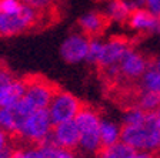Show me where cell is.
I'll return each instance as SVG.
<instances>
[{"label":"cell","mask_w":160,"mask_h":158,"mask_svg":"<svg viewBox=\"0 0 160 158\" xmlns=\"http://www.w3.org/2000/svg\"><path fill=\"white\" fill-rule=\"evenodd\" d=\"M90 39L80 31L69 34L60 44L59 53L62 59L70 64H77L80 61H86L89 54Z\"/></svg>","instance_id":"30bf717a"},{"label":"cell","mask_w":160,"mask_h":158,"mask_svg":"<svg viewBox=\"0 0 160 158\" xmlns=\"http://www.w3.org/2000/svg\"><path fill=\"white\" fill-rule=\"evenodd\" d=\"M159 63L154 54L140 53L136 50H130L119 63V79L113 87H129L139 83L144 73Z\"/></svg>","instance_id":"277c9868"},{"label":"cell","mask_w":160,"mask_h":158,"mask_svg":"<svg viewBox=\"0 0 160 158\" xmlns=\"http://www.w3.org/2000/svg\"><path fill=\"white\" fill-rule=\"evenodd\" d=\"M53 122L47 110H33L26 117L14 137L24 145H42L50 141Z\"/></svg>","instance_id":"3957f363"},{"label":"cell","mask_w":160,"mask_h":158,"mask_svg":"<svg viewBox=\"0 0 160 158\" xmlns=\"http://www.w3.org/2000/svg\"><path fill=\"white\" fill-rule=\"evenodd\" d=\"M39 147L40 152H42V158H76L74 151L60 148V147L54 145L52 141H47L44 144L39 145Z\"/></svg>","instance_id":"ac0fdd59"},{"label":"cell","mask_w":160,"mask_h":158,"mask_svg":"<svg viewBox=\"0 0 160 158\" xmlns=\"http://www.w3.org/2000/svg\"><path fill=\"white\" fill-rule=\"evenodd\" d=\"M146 7L150 13L160 20V0H146Z\"/></svg>","instance_id":"d4e9b609"},{"label":"cell","mask_w":160,"mask_h":158,"mask_svg":"<svg viewBox=\"0 0 160 158\" xmlns=\"http://www.w3.org/2000/svg\"><path fill=\"white\" fill-rule=\"evenodd\" d=\"M24 4L20 0H0V13L16 14L23 9Z\"/></svg>","instance_id":"7402d4cb"},{"label":"cell","mask_w":160,"mask_h":158,"mask_svg":"<svg viewBox=\"0 0 160 158\" xmlns=\"http://www.w3.org/2000/svg\"><path fill=\"white\" fill-rule=\"evenodd\" d=\"M26 80L19 79L3 63H0V108L12 107L24 97Z\"/></svg>","instance_id":"ba28073f"},{"label":"cell","mask_w":160,"mask_h":158,"mask_svg":"<svg viewBox=\"0 0 160 158\" xmlns=\"http://www.w3.org/2000/svg\"><path fill=\"white\" fill-rule=\"evenodd\" d=\"M112 20L107 17L104 12H99V10H92L87 13L82 14L77 20V27L79 31L87 36L90 40L92 39H100L110 26Z\"/></svg>","instance_id":"7c38bea8"},{"label":"cell","mask_w":160,"mask_h":158,"mask_svg":"<svg viewBox=\"0 0 160 158\" xmlns=\"http://www.w3.org/2000/svg\"><path fill=\"white\" fill-rule=\"evenodd\" d=\"M157 66H159V69H160V61H159V64H157Z\"/></svg>","instance_id":"f546056e"},{"label":"cell","mask_w":160,"mask_h":158,"mask_svg":"<svg viewBox=\"0 0 160 158\" xmlns=\"http://www.w3.org/2000/svg\"><path fill=\"white\" fill-rule=\"evenodd\" d=\"M57 87L52 81L40 77L26 80V93L23 98L34 110H47Z\"/></svg>","instance_id":"9c48e42d"},{"label":"cell","mask_w":160,"mask_h":158,"mask_svg":"<svg viewBox=\"0 0 160 158\" xmlns=\"http://www.w3.org/2000/svg\"><path fill=\"white\" fill-rule=\"evenodd\" d=\"M127 3V6L132 10L136 9H147L146 7V0H124Z\"/></svg>","instance_id":"484cf974"},{"label":"cell","mask_w":160,"mask_h":158,"mask_svg":"<svg viewBox=\"0 0 160 158\" xmlns=\"http://www.w3.org/2000/svg\"><path fill=\"white\" fill-rule=\"evenodd\" d=\"M50 141L54 145L60 147L64 150H74L79 148V141H80V132L77 128L76 122L73 121H66L60 122V124H54L53 130H52V137Z\"/></svg>","instance_id":"4fadbf2b"},{"label":"cell","mask_w":160,"mask_h":158,"mask_svg":"<svg viewBox=\"0 0 160 158\" xmlns=\"http://www.w3.org/2000/svg\"><path fill=\"white\" fill-rule=\"evenodd\" d=\"M102 46H103V41H102L100 39H92L90 40L89 54H87L86 61L92 63V64H96L97 59H99V56H100V51H102Z\"/></svg>","instance_id":"603a6c76"},{"label":"cell","mask_w":160,"mask_h":158,"mask_svg":"<svg viewBox=\"0 0 160 158\" xmlns=\"http://www.w3.org/2000/svg\"><path fill=\"white\" fill-rule=\"evenodd\" d=\"M104 13L112 22H116L119 24H126L130 13H132V9L127 6L124 0H107Z\"/></svg>","instance_id":"5bb4252c"},{"label":"cell","mask_w":160,"mask_h":158,"mask_svg":"<svg viewBox=\"0 0 160 158\" xmlns=\"http://www.w3.org/2000/svg\"><path fill=\"white\" fill-rule=\"evenodd\" d=\"M136 44L137 41L134 39H129L127 36H123V34L112 36L109 40L103 41L100 56L94 66H97V69L100 71L110 69L113 66H119L122 59L130 50H133L136 47Z\"/></svg>","instance_id":"8992f818"},{"label":"cell","mask_w":160,"mask_h":158,"mask_svg":"<svg viewBox=\"0 0 160 158\" xmlns=\"http://www.w3.org/2000/svg\"><path fill=\"white\" fill-rule=\"evenodd\" d=\"M129 158H160L159 154H152V152H134Z\"/></svg>","instance_id":"4316f807"},{"label":"cell","mask_w":160,"mask_h":158,"mask_svg":"<svg viewBox=\"0 0 160 158\" xmlns=\"http://www.w3.org/2000/svg\"><path fill=\"white\" fill-rule=\"evenodd\" d=\"M83 107L84 104L79 97H76L70 91L57 89L49 107H47V111H49L52 122L54 125L60 124V122L73 121Z\"/></svg>","instance_id":"5b68a950"},{"label":"cell","mask_w":160,"mask_h":158,"mask_svg":"<svg viewBox=\"0 0 160 158\" xmlns=\"http://www.w3.org/2000/svg\"><path fill=\"white\" fill-rule=\"evenodd\" d=\"M126 24L129 29L134 30L137 33L134 37L137 43L154 33H160V20L154 14L150 13L147 9L132 10Z\"/></svg>","instance_id":"8fae6325"},{"label":"cell","mask_w":160,"mask_h":158,"mask_svg":"<svg viewBox=\"0 0 160 158\" xmlns=\"http://www.w3.org/2000/svg\"><path fill=\"white\" fill-rule=\"evenodd\" d=\"M12 150V135L7 134L3 128H0V151Z\"/></svg>","instance_id":"cb8c5ba5"},{"label":"cell","mask_w":160,"mask_h":158,"mask_svg":"<svg viewBox=\"0 0 160 158\" xmlns=\"http://www.w3.org/2000/svg\"><path fill=\"white\" fill-rule=\"evenodd\" d=\"M42 14L36 10L23 6V9L16 14L0 13V37H12L26 33L33 29L40 22Z\"/></svg>","instance_id":"52a82bcc"},{"label":"cell","mask_w":160,"mask_h":158,"mask_svg":"<svg viewBox=\"0 0 160 158\" xmlns=\"http://www.w3.org/2000/svg\"><path fill=\"white\" fill-rule=\"evenodd\" d=\"M134 150L130 148L127 144L119 141L116 144L106 147V148H102V151L99 152L100 158H129L130 155L134 154Z\"/></svg>","instance_id":"2e32d148"},{"label":"cell","mask_w":160,"mask_h":158,"mask_svg":"<svg viewBox=\"0 0 160 158\" xmlns=\"http://www.w3.org/2000/svg\"><path fill=\"white\" fill-rule=\"evenodd\" d=\"M159 155H160V154H159Z\"/></svg>","instance_id":"4dcf8cb0"},{"label":"cell","mask_w":160,"mask_h":158,"mask_svg":"<svg viewBox=\"0 0 160 158\" xmlns=\"http://www.w3.org/2000/svg\"><path fill=\"white\" fill-rule=\"evenodd\" d=\"M120 141L137 152L160 154V125L156 113H149L142 124L122 125Z\"/></svg>","instance_id":"6da1fadb"},{"label":"cell","mask_w":160,"mask_h":158,"mask_svg":"<svg viewBox=\"0 0 160 158\" xmlns=\"http://www.w3.org/2000/svg\"><path fill=\"white\" fill-rule=\"evenodd\" d=\"M10 158H42L39 145H22L12 150Z\"/></svg>","instance_id":"ffe728a7"},{"label":"cell","mask_w":160,"mask_h":158,"mask_svg":"<svg viewBox=\"0 0 160 158\" xmlns=\"http://www.w3.org/2000/svg\"><path fill=\"white\" fill-rule=\"evenodd\" d=\"M147 114H149V113L137 108V107H132V108L124 110L123 125H137V124H142V122H144V120L147 118Z\"/></svg>","instance_id":"d6986e66"},{"label":"cell","mask_w":160,"mask_h":158,"mask_svg":"<svg viewBox=\"0 0 160 158\" xmlns=\"http://www.w3.org/2000/svg\"><path fill=\"white\" fill-rule=\"evenodd\" d=\"M156 113V117H157V121H159V125H160V108L157 110V111H154Z\"/></svg>","instance_id":"f1b7e54d"},{"label":"cell","mask_w":160,"mask_h":158,"mask_svg":"<svg viewBox=\"0 0 160 158\" xmlns=\"http://www.w3.org/2000/svg\"><path fill=\"white\" fill-rule=\"evenodd\" d=\"M100 121L99 110L92 105H84L74 118L80 132L79 150L84 154H99L103 148L100 140Z\"/></svg>","instance_id":"7a4b0ae2"},{"label":"cell","mask_w":160,"mask_h":158,"mask_svg":"<svg viewBox=\"0 0 160 158\" xmlns=\"http://www.w3.org/2000/svg\"><path fill=\"white\" fill-rule=\"evenodd\" d=\"M24 6L30 7V9L39 12L40 14L50 12L54 6V0H20Z\"/></svg>","instance_id":"44dd1931"},{"label":"cell","mask_w":160,"mask_h":158,"mask_svg":"<svg viewBox=\"0 0 160 158\" xmlns=\"http://www.w3.org/2000/svg\"><path fill=\"white\" fill-rule=\"evenodd\" d=\"M0 128H3L10 135H16L19 124H17V118L12 107H2L0 108Z\"/></svg>","instance_id":"e0dca14e"},{"label":"cell","mask_w":160,"mask_h":158,"mask_svg":"<svg viewBox=\"0 0 160 158\" xmlns=\"http://www.w3.org/2000/svg\"><path fill=\"white\" fill-rule=\"evenodd\" d=\"M12 154V150H7V151H0V158H10Z\"/></svg>","instance_id":"83f0119b"},{"label":"cell","mask_w":160,"mask_h":158,"mask_svg":"<svg viewBox=\"0 0 160 158\" xmlns=\"http://www.w3.org/2000/svg\"><path fill=\"white\" fill-rule=\"evenodd\" d=\"M120 135H122V127H119L112 120L102 118V121H100V140H102L103 148L119 142Z\"/></svg>","instance_id":"9a60e30c"}]
</instances>
